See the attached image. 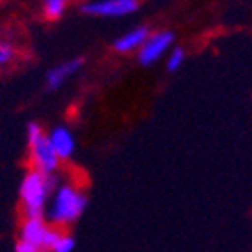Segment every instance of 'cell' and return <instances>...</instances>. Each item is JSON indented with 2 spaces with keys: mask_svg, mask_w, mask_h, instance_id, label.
Here are the masks:
<instances>
[{
  "mask_svg": "<svg viewBox=\"0 0 252 252\" xmlns=\"http://www.w3.org/2000/svg\"><path fill=\"white\" fill-rule=\"evenodd\" d=\"M55 189V178L44 173L30 171L20 185V196L25 206L27 219H42L48 196Z\"/></svg>",
  "mask_w": 252,
  "mask_h": 252,
  "instance_id": "6da1fadb",
  "label": "cell"
},
{
  "mask_svg": "<svg viewBox=\"0 0 252 252\" xmlns=\"http://www.w3.org/2000/svg\"><path fill=\"white\" fill-rule=\"evenodd\" d=\"M87 208V196L71 185H62L55 190L53 201L48 210V219L53 224L67 226L76 222Z\"/></svg>",
  "mask_w": 252,
  "mask_h": 252,
  "instance_id": "7a4b0ae2",
  "label": "cell"
},
{
  "mask_svg": "<svg viewBox=\"0 0 252 252\" xmlns=\"http://www.w3.org/2000/svg\"><path fill=\"white\" fill-rule=\"evenodd\" d=\"M27 136H29V145L30 150H32V160L35 164V169L44 173V175H51L55 169L59 168L60 159L51 147L50 138L42 132L39 124H29Z\"/></svg>",
  "mask_w": 252,
  "mask_h": 252,
  "instance_id": "3957f363",
  "label": "cell"
},
{
  "mask_svg": "<svg viewBox=\"0 0 252 252\" xmlns=\"http://www.w3.org/2000/svg\"><path fill=\"white\" fill-rule=\"evenodd\" d=\"M138 7V0H94V2H87L81 5V11L89 16L122 18L136 13Z\"/></svg>",
  "mask_w": 252,
  "mask_h": 252,
  "instance_id": "277c9868",
  "label": "cell"
},
{
  "mask_svg": "<svg viewBox=\"0 0 252 252\" xmlns=\"http://www.w3.org/2000/svg\"><path fill=\"white\" fill-rule=\"evenodd\" d=\"M59 236H60V233L51 229L42 219H27L20 231V240L35 245V247H39L41 251L53 247V244L57 242Z\"/></svg>",
  "mask_w": 252,
  "mask_h": 252,
  "instance_id": "5b68a950",
  "label": "cell"
},
{
  "mask_svg": "<svg viewBox=\"0 0 252 252\" xmlns=\"http://www.w3.org/2000/svg\"><path fill=\"white\" fill-rule=\"evenodd\" d=\"M173 41H175V34L168 32V30H162V32H156V34L148 35L145 44L139 48V53H138L139 63L141 65H150V63L162 59L164 55L168 53L169 48H171Z\"/></svg>",
  "mask_w": 252,
  "mask_h": 252,
  "instance_id": "8992f818",
  "label": "cell"
},
{
  "mask_svg": "<svg viewBox=\"0 0 252 252\" xmlns=\"http://www.w3.org/2000/svg\"><path fill=\"white\" fill-rule=\"evenodd\" d=\"M48 138H50V143L53 147L55 154L59 156V159H69L74 154L76 139L67 127H55Z\"/></svg>",
  "mask_w": 252,
  "mask_h": 252,
  "instance_id": "52a82bcc",
  "label": "cell"
},
{
  "mask_svg": "<svg viewBox=\"0 0 252 252\" xmlns=\"http://www.w3.org/2000/svg\"><path fill=\"white\" fill-rule=\"evenodd\" d=\"M83 65V60L81 59H72V60H67V62L60 63V65H55L53 69H50L46 76V85L50 90H57L60 89L67 78H71L72 74L80 71V67Z\"/></svg>",
  "mask_w": 252,
  "mask_h": 252,
  "instance_id": "ba28073f",
  "label": "cell"
},
{
  "mask_svg": "<svg viewBox=\"0 0 252 252\" xmlns=\"http://www.w3.org/2000/svg\"><path fill=\"white\" fill-rule=\"evenodd\" d=\"M148 29L147 27H138V29H132L129 32H126L124 35L115 41V50L120 51V53H129V51L139 50L143 46L145 41L148 39Z\"/></svg>",
  "mask_w": 252,
  "mask_h": 252,
  "instance_id": "9c48e42d",
  "label": "cell"
},
{
  "mask_svg": "<svg viewBox=\"0 0 252 252\" xmlns=\"http://www.w3.org/2000/svg\"><path fill=\"white\" fill-rule=\"evenodd\" d=\"M184 62H185V51L182 48H175V50H171L168 60H166V67H168L169 72H175L184 65Z\"/></svg>",
  "mask_w": 252,
  "mask_h": 252,
  "instance_id": "30bf717a",
  "label": "cell"
},
{
  "mask_svg": "<svg viewBox=\"0 0 252 252\" xmlns=\"http://www.w3.org/2000/svg\"><path fill=\"white\" fill-rule=\"evenodd\" d=\"M65 11V2L63 0H46L44 2V14L51 20L60 18Z\"/></svg>",
  "mask_w": 252,
  "mask_h": 252,
  "instance_id": "8fae6325",
  "label": "cell"
},
{
  "mask_svg": "<svg viewBox=\"0 0 252 252\" xmlns=\"http://www.w3.org/2000/svg\"><path fill=\"white\" fill-rule=\"evenodd\" d=\"M76 247V240L69 235H60L57 238V242L53 244L51 251L53 252H72Z\"/></svg>",
  "mask_w": 252,
  "mask_h": 252,
  "instance_id": "7c38bea8",
  "label": "cell"
},
{
  "mask_svg": "<svg viewBox=\"0 0 252 252\" xmlns=\"http://www.w3.org/2000/svg\"><path fill=\"white\" fill-rule=\"evenodd\" d=\"M13 57H14L13 46L7 44V42H0V65L9 63L11 60H13Z\"/></svg>",
  "mask_w": 252,
  "mask_h": 252,
  "instance_id": "4fadbf2b",
  "label": "cell"
},
{
  "mask_svg": "<svg viewBox=\"0 0 252 252\" xmlns=\"http://www.w3.org/2000/svg\"><path fill=\"white\" fill-rule=\"evenodd\" d=\"M16 252H42L39 247H35V245L29 244V242H23V240H20L16 244V249H14Z\"/></svg>",
  "mask_w": 252,
  "mask_h": 252,
  "instance_id": "5bb4252c",
  "label": "cell"
}]
</instances>
